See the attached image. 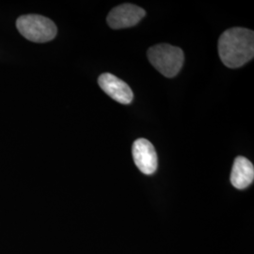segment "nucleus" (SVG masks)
Masks as SVG:
<instances>
[{"label": "nucleus", "instance_id": "obj_3", "mask_svg": "<svg viewBox=\"0 0 254 254\" xmlns=\"http://www.w3.org/2000/svg\"><path fill=\"white\" fill-rule=\"evenodd\" d=\"M19 32L30 42L46 43L57 35V27L52 20L38 14H27L17 19Z\"/></svg>", "mask_w": 254, "mask_h": 254}, {"label": "nucleus", "instance_id": "obj_7", "mask_svg": "<svg viewBox=\"0 0 254 254\" xmlns=\"http://www.w3.org/2000/svg\"><path fill=\"white\" fill-rule=\"evenodd\" d=\"M254 179V167L248 158L237 156L231 173V183L237 190H244Z\"/></svg>", "mask_w": 254, "mask_h": 254}, {"label": "nucleus", "instance_id": "obj_5", "mask_svg": "<svg viewBox=\"0 0 254 254\" xmlns=\"http://www.w3.org/2000/svg\"><path fill=\"white\" fill-rule=\"evenodd\" d=\"M132 154L137 169L146 175H151L157 170L158 159L154 145L145 138H138L133 143Z\"/></svg>", "mask_w": 254, "mask_h": 254}, {"label": "nucleus", "instance_id": "obj_2", "mask_svg": "<svg viewBox=\"0 0 254 254\" xmlns=\"http://www.w3.org/2000/svg\"><path fill=\"white\" fill-rule=\"evenodd\" d=\"M147 56L154 68L169 78L174 77L181 71L185 60L181 48L167 44L151 47Z\"/></svg>", "mask_w": 254, "mask_h": 254}, {"label": "nucleus", "instance_id": "obj_4", "mask_svg": "<svg viewBox=\"0 0 254 254\" xmlns=\"http://www.w3.org/2000/svg\"><path fill=\"white\" fill-rule=\"evenodd\" d=\"M145 15V10L140 7L133 4H122L111 9L107 22L111 28L122 29L136 26Z\"/></svg>", "mask_w": 254, "mask_h": 254}, {"label": "nucleus", "instance_id": "obj_1", "mask_svg": "<svg viewBox=\"0 0 254 254\" xmlns=\"http://www.w3.org/2000/svg\"><path fill=\"white\" fill-rule=\"evenodd\" d=\"M218 55L228 68H239L254 57V32L244 27H232L218 39Z\"/></svg>", "mask_w": 254, "mask_h": 254}, {"label": "nucleus", "instance_id": "obj_6", "mask_svg": "<svg viewBox=\"0 0 254 254\" xmlns=\"http://www.w3.org/2000/svg\"><path fill=\"white\" fill-rule=\"evenodd\" d=\"M98 84L103 91L120 104L128 105L134 98L133 91L127 83L112 73L101 74Z\"/></svg>", "mask_w": 254, "mask_h": 254}]
</instances>
